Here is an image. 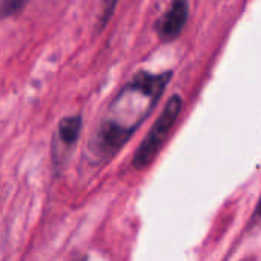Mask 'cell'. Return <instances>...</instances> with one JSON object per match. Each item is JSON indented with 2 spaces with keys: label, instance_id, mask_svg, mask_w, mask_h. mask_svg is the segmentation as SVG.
I'll use <instances>...</instances> for the list:
<instances>
[{
  "label": "cell",
  "instance_id": "1",
  "mask_svg": "<svg viewBox=\"0 0 261 261\" xmlns=\"http://www.w3.org/2000/svg\"><path fill=\"white\" fill-rule=\"evenodd\" d=\"M181 108H183V100L180 95H172L166 101L162 114L157 117V120L149 129V133L146 134V137L143 139V142L140 143V146L137 148L133 157V166L136 169L143 171L152 165V162L155 160V157L168 142L172 129L180 117Z\"/></svg>",
  "mask_w": 261,
  "mask_h": 261
},
{
  "label": "cell",
  "instance_id": "2",
  "mask_svg": "<svg viewBox=\"0 0 261 261\" xmlns=\"http://www.w3.org/2000/svg\"><path fill=\"white\" fill-rule=\"evenodd\" d=\"M130 134H133V129L120 124L115 120H106L97 127L91 139L89 149L97 159H109L126 143Z\"/></svg>",
  "mask_w": 261,
  "mask_h": 261
},
{
  "label": "cell",
  "instance_id": "3",
  "mask_svg": "<svg viewBox=\"0 0 261 261\" xmlns=\"http://www.w3.org/2000/svg\"><path fill=\"white\" fill-rule=\"evenodd\" d=\"M82 115H68L63 117L56 130V137L53 143V160L54 165L59 166L68 157L69 151L77 143L82 133Z\"/></svg>",
  "mask_w": 261,
  "mask_h": 261
},
{
  "label": "cell",
  "instance_id": "4",
  "mask_svg": "<svg viewBox=\"0 0 261 261\" xmlns=\"http://www.w3.org/2000/svg\"><path fill=\"white\" fill-rule=\"evenodd\" d=\"M189 17L188 0H172L168 11L162 16L157 25V34L162 42H172L183 33Z\"/></svg>",
  "mask_w": 261,
  "mask_h": 261
},
{
  "label": "cell",
  "instance_id": "5",
  "mask_svg": "<svg viewBox=\"0 0 261 261\" xmlns=\"http://www.w3.org/2000/svg\"><path fill=\"white\" fill-rule=\"evenodd\" d=\"M117 4H118V0H101V4H100V13H98L97 25H95V31L97 33L103 31L105 27L111 22V19H112V16L115 13Z\"/></svg>",
  "mask_w": 261,
  "mask_h": 261
},
{
  "label": "cell",
  "instance_id": "6",
  "mask_svg": "<svg viewBox=\"0 0 261 261\" xmlns=\"http://www.w3.org/2000/svg\"><path fill=\"white\" fill-rule=\"evenodd\" d=\"M30 0H0V22L19 14Z\"/></svg>",
  "mask_w": 261,
  "mask_h": 261
},
{
  "label": "cell",
  "instance_id": "7",
  "mask_svg": "<svg viewBox=\"0 0 261 261\" xmlns=\"http://www.w3.org/2000/svg\"><path fill=\"white\" fill-rule=\"evenodd\" d=\"M259 223H261V195H259V200H258V203H256V206H255V209L252 212V217L249 220V229L258 226Z\"/></svg>",
  "mask_w": 261,
  "mask_h": 261
},
{
  "label": "cell",
  "instance_id": "8",
  "mask_svg": "<svg viewBox=\"0 0 261 261\" xmlns=\"http://www.w3.org/2000/svg\"><path fill=\"white\" fill-rule=\"evenodd\" d=\"M72 261H88V258H86V256H80V258H75V259H72Z\"/></svg>",
  "mask_w": 261,
  "mask_h": 261
}]
</instances>
